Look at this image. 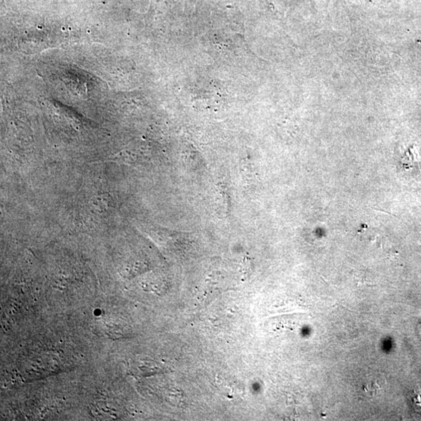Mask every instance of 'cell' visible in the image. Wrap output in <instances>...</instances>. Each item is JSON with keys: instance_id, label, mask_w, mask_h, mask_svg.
Wrapping results in <instances>:
<instances>
[{"instance_id": "cell-1", "label": "cell", "mask_w": 421, "mask_h": 421, "mask_svg": "<svg viewBox=\"0 0 421 421\" xmlns=\"http://www.w3.org/2000/svg\"><path fill=\"white\" fill-rule=\"evenodd\" d=\"M411 406L412 410L415 411L418 415L421 416V395L416 391H412L409 394Z\"/></svg>"}]
</instances>
